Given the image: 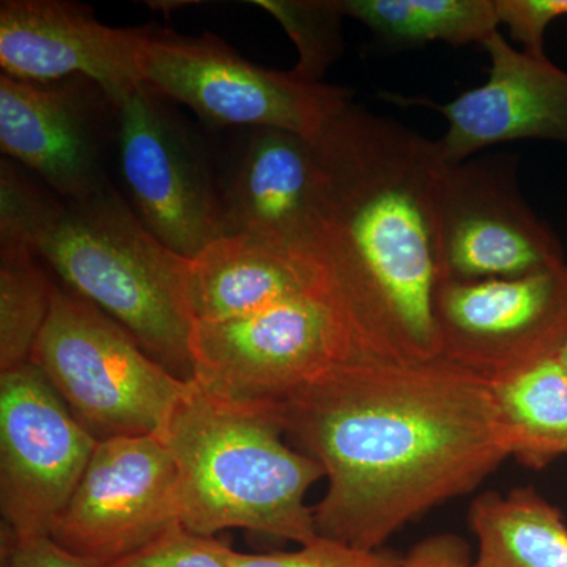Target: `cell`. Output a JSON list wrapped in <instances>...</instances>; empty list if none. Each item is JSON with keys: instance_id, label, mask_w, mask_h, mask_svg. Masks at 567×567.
I'll list each match as a JSON object with an SVG mask.
<instances>
[{"instance_id": "1", "label": "cell", "mask_w": 567, "mask_h": 567, "mask_svg": "<svg viewBox=\"0 0 567 567\" xmlns=\"http://www.w3.org/2000/svg\"><path fill=\"white\" fill-rule=\"evenodd\" d=\"M290 445L328 481L317 535L364 551L475 492L511 458L491 382L445 358H353L278 404Z\"/></svg>"}, {"instance_id": "2", "label": "cell", "mask_w": 567, "mask_h": 567, "mask_svg": "<svg viewBox=\"0 0 567 567\" xmlns=\"http://www.w3.org/2000/svg\"><path fill=\"white\" fill-rule=\"evenodd\" d=\"M312 142L317 259L358 341L382 360L439 358L434 300L450 166L439 141L352 103Z\"/></svg>"}, {"instance_id": "3", "label": "cell", "mask_w": 567, "mask_h": 567, "mask_svg": "<svg viewBox=\"0 0 567 567\" xmlns=\"http://www.w3.org/2000/svg\"><path fill=\"white\" fill-rule=\"evenodd\" d=\"M0 237L28 246L156 363L193 380L192 260L163 245L114 185L65 199L3 156Z\"/></svg>"}, {"instance_id": "4", "label": "cell", "mask_w": 567, "mask_h": 567, "mask_svg": "<svg viewBox=\"0 0 567 567\" xmlns=\"http://www.w3.org/2000/svg\"><path fill=\"white\" fill-rule=\"evenodd\" d=\"M174 458L183 527L248 529L305 546L317 539L306 495L323 468L290 445L278 405L237 404L189 382L156 434Z\"/></svg>"}, {"instance_id": "5", "label": "cell", "mask_w": 567, "mask_h": 567, "mask_svg": "<svg viewBox=\"0 0 567 567\" xmlns=\"http://www.w3.org/2000/svg\"><path fill=\"white\" fill-rule=\"evenodd\" d=\"M31 363L99 442L156 435L188 391L91 301L58 287Z\"/></svg>"}, {"instance_id": "6", "label": "cell", "mask_w": 567, "mask_h": 567, "mask_svg": "<svg viewBox=\"0 0 567 567\" xmlns=\"http://www.w3.org/2000/svg\"><path fill=\"white\" fill-rule=\"evenodd\" d=\"M140 70L147 87L212 128L286 130L315 141L352 104L350 89L254 65L213 33L147 28Z\"/></svg>"}, {"instance_id": "7", "label": "cell", "mask_w": 567, "mask_h": 567, "mask_svg": "<svg viewBox=\"0 0 567 567\" xmlns=\"http://www.w3.org/2000/svg\"><path fill=\"white\" fill-rule=\"evenodd\" d=\"M193 382L237 404L278 405L328 369L371 357L330 290L256 315L194 324Z\"/></svg>"}, {"instance_id": "8", "label": "cell", "mask_w": 567, "mask_h": 567, "mask_svg": "<svg viewBox=\"0 0 567 567\" xmlns=\"http://www.w3.org/2000/svg\"><path fill=\"white\" fill-rule=\"evenodd\" d=\"M173 104L145 84L123 93L115 155L137 218L192 260L224 237L218 163Z\"/></svg>"}, {"instance_id": "9", "label": "cell", "mask_w": 567, "mask_h": 567, "mask_svg": "<svg viewBox=\"0 0 567 567\" xmlns=\"http://www.w3.org/2000/svg\"><path fill=\"white\" fill-rule=\"evenodd\" d=\"M96 443L31 361L0 372V511L7 535H50Z\"/></svg>"}, {"instance_id": "10", "label": "cell", "mask_w": 567, "mask_h": 567, "mask_svg": "<svg viewBox=\"0 0 567 567\" xmlns=\"http://www.w3.org/2000/svg\"><path fill=\"white\" fill-rule=\"evenodd\" d=\"M181 522L174 458L156 435L96 443L50 536L76 557L107 566Z\"/></svg>"}, {"instance_id": "11", "label": "cell", "mask_w": 567, "mask_h": 567, "mask_svg": "<svg viewBox=\"0 0 567 567\" xmlns=\"http://www.w3.org/2000/svg\"><path fill=\"white\" fill-rule=\"evenodd\" d=\"M117 104L99 82L0 76V148L65 199H84L112 185Z\"/></svg>"}, {"instance_id": "12", "label": "cell", "mask_w": 567, "mask_h": 567, "mask_svg": "<svg viewBox=\"0 0 567 567\" xmlns=\"http://www.w3.org/2000/svg\"><path fill=\"white\" fill-rule=\"evenodd\" d=\"M434 316L440 357L495 380L561 352L567 264L518 278L442 282Z\"/></svg>"}, {"instance_id": "13", "label": "cell", "mask_w": 567, "mask_h": 567, "mask_svg": "<svg viewBox=\"0 0 567 567\" xmlns=\"http://www.w3.org/2000/svg\"><path fill=\"white\" fill-rule=\"evenodd\" d=\"M565 262L557 235L522 199L513 171L492 162L447 166L440 227L442 282L518 278Z\"/></svg>"}, {"instance_id": "14", "label": "cell", "mask_w": 567, "mask_h": 567, "mask_svg": "<svg viewBox=\"0 0 567 567\" xmlns=\"http://www.w3.org/2000/svg\"><path fill=\"white\" fill-rule=\"evenodd\" d=\"M224 237L249 235L317 259L320 166L311 140L276 128L237 130L218 163Z\"/></svg>"}, {"instance_id": "15", "label": "cell", "mask_w": 567, "mask_h": 567, "mask_svg": "<svg viewBox=\"0 0 567 567\" xmlns=\"http://www.w3.org/2000/svg\"><path fill=\"white\" fill-rule=\"evenodd\" d=\"M491 71L480 87L446 104L423 96L385 95L405 106H424L446 118L439 141L447 164L468 162L491 145L518 140L567 144V73L544 55L518 51L495 32L483 43Z\"/></svg>"}, {"instance_id": "16", "label": "cell", "mask_w": 567, "mask_h": 567, "mask_svg": "<svg viewBox=\"0 0 567 567\" xmlns=\"http://www.w3.org/2000/svg\"><path fill=\"white\" fill-rule=\"evenodd\" d=\"M147 28L118 29L92 9L66 0L0 3V66L14 80L51 82L82 76L99 82L117 104L144 84L140 55Z\"/></svg>"}, {"instance_id": "17", "label": "cell", "mask_w": 567, "mask_h": 567, "mask_svg": "<svg viewBox=\"0 0 567 567\" xmlns=\"http://www.w3.org/2000/svg\"><path fill=\"white\" fill-rule=\"evenodd\" d=\"M322 290L331 287L319 260L249 235L219 238L192 259L194 324L241 319Z\"/></svg>"}, {"instance_id": "18", "label": "cell", "mask_w": 567, "mask_h": 567, "mask_svg": "<svg viewBox=\"0 0 567 567\" xmlns=\"http://www.w3.org/2000/svg\"><path fill=\"white\" fill-rule=\"evenodd\" d=\"M468 522L475 567H567L565 514L533 486L484 492L473 499Z\"/></svg>"}, {"instance_id": "19", "label": "cell", "mask_w": 567, "mask_h": 567, "mask_svg": "<svg viewBox=\"0 0 567 567\" xmlns=\"http://www.w3.org/2000/svg\"><path fill=\"white\" fill-rule=\"evenodd\" d=\"M511 458L544 470L567 456V368L559 353L491 380Z\"/></svg>"}, {"instance_id": "20", "label": "cell", "mask_w": 567, "mask_h": 567, "mask_svg": "<svg viewBox=\"0 0 567 567\" xmlns=\"http://www.w3.org/2000/svg\"><path fill=\"white\" fill-rule=\"evenodd\" d=\"M341 7L395 50L431 41L483 44L499 25L495 0H341Z\"/></svg>"}, {"instance_id": "21", "label": "cell", "mask_w": 567, "mask_h": 567, "mask_svg": "<svg viewBox=\"0 0 567 567\" xmlns=\"http://www.w3.org/2000/svg\"><path fill=\"white\" fill-rule=\"evenodd\" d=\"M58 287L32 249L0 237V372L31 361Z\"/></svg>"}, {"instance_id": "22", "label": "cell", "mask_w": 567, "mask_h": 567, "mask_svg": "<svg viewBox=\"0 0 567 567\" xmlns=\"http://www.w3.org/2000/svg\"><path fill=\"white\" fill-rule=\"evenodd\" d=\"M252 6L270 13L297 47L293 73L306 81L322 82L339 58L342 43L341 0H252Z\"/></svg>"}, {"instance_id": "23", "label": "cell", "mask_w": 567, "mask_h": 567, "mask_svg": "<svg viewBox=\"0 0 567 567\" xmlns=\"http://www.w3.org/2000/svg\"><path fill=\"white\" fill-rule=\"evenodd\" d=\"M233 547L215 536L197 535L182 524L104 567H230Z\"/></svg>"}, {"instance_id": "24", "label": "cell", "mask_w": 567, "mask_h": 567, "mask_svg": "<svg viewBox=\"0 0 567 567\" xmlns=\"http://www.w3.org/2000/svg\"><path fill=\"white\" fill-rule=\"evenodd\" d=\"M398 559L393 551L358 550L322 536L293 551L241 554L234 548L230 551V567H393Z\"/></svg>"}, {"instance_id": "25", "label": "cell", "mask_w": 567, "mask_h": 567, "mask_svg": "<svg viewBox=\"0 0 567 567\" xmlns=\"http://www.w3.org/2000/svg\"><path fill=\"white\" fill-rule=\"evenodd\" d=\"M499 24L525 52L544 55V35L548 24L567 17V0H495Z\"/></svg>"}, {"instance_id": "26", "label": "cell", "mask_w": 567, "mask_h": 567, "mask_svg": "<svg viewBox=\"0 0 567 567\" xmlns=\"http://www.w3.org/2000/svg\"><path fill=\"white\" fill-rule=\"evenodd\" d=\"M3 567H104L76 557L58 546L50 536L13 539L7 535Z\"/></svg>"}, {"instance_id": "27", "label": "cell", "mask_w": 567, "mask_h": 567, "mask_svg": "<svg viewBox=\"0 0 567 567\" xmlns=\"http://www.w3.org/2000/svg\"><path fill=\"white\" fill-rule=\"evenodd\" d=\"M393 567H475V558L464 537L439 533L416 543Z\"/></svg>"}, {"instance_id": "28", "label": "cell", "mask_w": 567, "mask_h": 567, "mask_svg": "<svg viewBox=\"0 0 567 567\" xmlns=\"http://www.w3.org/2000/svg\"><path fill=\"white\" fill-rule=\"evenodd\" d=\"M559 357H561V361H563V363L566 364V368H567V342H566V346L563 347L561 352H559Z\"/></svg>"}]
</instances>
